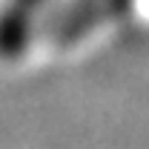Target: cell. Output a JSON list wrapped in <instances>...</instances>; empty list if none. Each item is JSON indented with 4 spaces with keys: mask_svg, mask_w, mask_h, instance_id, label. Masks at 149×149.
Segmentation results:
<instances>
[{
    "mask_svg": "<svg viewBox=\"0 0 149 149\" xmlns=\"http://www.w3.org/2000/svg\"><path fill=\"white\" fill-rule=\"evenodd\" d=\"M132 6L135 0H63L46 17V23H40V29L52 46L69 49L89 32L129 15Z\"/></svg>",
    "mask_w": 149,
    "mask_h": 149,
    "instance_id": "6da1fadb",
    "label": "cell"
},
{
    "mask_svg": "<svg viewBox=\"0 0 149 149\" xmlns=\"http://www.w3.org/2000/svg\"><path fill=\"white\" fill-rule=\"evenodd\" d=\"M52 0H6L0 6V57L17 60L35 40Z\"/></svg>",
    "mask_w": 149,
    "mask_h": 149,
    "instance_id": "7a4b0ae2",
    "label": "cell"
}]
</instances>
